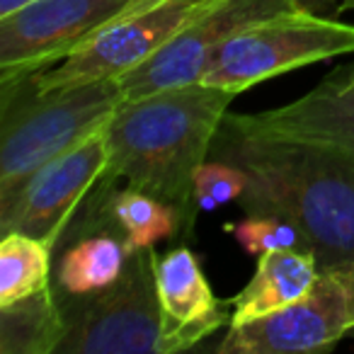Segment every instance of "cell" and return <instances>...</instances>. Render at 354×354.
I'll use <instances>...</instances> for the list:
<instances>
[{
    "mask_svg": "<svg viewBox=\"0 0 354 354\" xmlns=\"http://www.w3.org/2000/svg\"><path fill=\"white\" fill-rule=\"evenodd\" d=\"M226 231L248 255H265L277 250H310L304 233L286 218L267 216V214H248L243 221L228 223ZM313 252V250H310Z\"/></svg>",
    "mask_w": 354,
    "mask_h": 354,
    "instance_id": "cell-18",
    "label": "cell"
},
{
    "mask_svg": "<svg viewBox=\"0 0 354 354\" xmlns=\"http://www.w3.org/2000/svg\"><path fill=\"white\" fill-rule=\"evenodd\" d=\"M66 337V315L54 289L0 306V354H56Z\"/></svg>",
    "mask_w": 354,
    "mask_h": 354,
    "instance_id": "cell-16",
    "label": "cell"
},
{
    "mask_svg": "<svg viewBox=\"0 0 354 354\" xmlns=\"http://www.w3.org/2000/svg\"><path fill=\"white\" fill-rule=\"evenodd\" d=\"M107 162L109 141L107 127H102L32 177L12 207L0 214V233L20 231L56 248Z\"/></svg>",
    "mask_w": 354,
    "mask_h": 354,
    "instance_id": "cell-10",
    "label": "cell"
},
{
    "mask_svg": "<svg viewBox=\"0 0 354 354\" xmlns=\"http://www.w3.org/2000/svg\"><path fill=\"white\" fill-rule=\"evenodd\" d=\"M231 119L248 131L313 143L354 160V66L337 68L294 102Z\"/></svg>",
    "mask_w": 354,
    "mask_h": 354,
    "instance_id": "cell-11",
    "label": "cell"
},
{
    "mask_svg": "<svg viewBox=\"0 0 354 354\" xmlns=\"http://www.w3.org/2000/svg\"><path fill=\"white\" fill-rule=\"evenodd\" d=\"M156 262L153 248H138L112 286L61 304L66 337L56 354H160Z\"/></svg>",
    "mask_w": 354,
    "mask_h": 354,
    "instance_id": "cell-5",
    "label": "cell"
},
{
    "mask_svg": "<svg viewBox=\"0 0 354 354\" xmlns=\"http://www.w3.org/2000/svg\"><path fill=\"white\" fill-rule=\"evenodd\" d=\"M54 248L20 231L3 233L0 243V306H10L51 286Z\"/></svg>",
    "mask_w": 354,
    "mask_h": 354,
    "instance_id": "cell-17",
    "label": "cell"
},
{
    "mask_svg": "<svg viewBox=\"0 0 354 354\" xmlns=\"http://www.w3.org/2000/svg\"><path fill=\"white\" fill-rule=\"evenodd\" d=\"M32 3H37V0H0V17L12 15V12L22 10V8L32 6Z\"/></svg>",
    "mask_w": 354,
    "mask_h": 354,
    "instance_id": "cell-22",
    "label": "cell"
},
{
    "mask_svg": "<svg viewBox=\"0 0 354 354\" xmlns=\"http://www.w3.org/2000/svg\"><path fill=\"white\" fill-rule=\"evenodd\" d=\"M248 187V175L238 165L218 158H209L194 177V199L199 212H214L238 202Z\"/></svg>",
    "mask_w": 354,
    "mask_h": 354,
    "instance_id": "cell-19",
    "label": "cell"
},
{
    "mask_svg": "<svg viewBox=\"0 0 354 354\" xmlns=\"http://www.w3.org/2000/svg\"><path fill=\"white\" fill-rule=\"evenodd\" d=\"M352 51L354 25L294 8L236 32L214 54L202 83L241 95L243 90L281 73Z\"/></svg>",
    "mask_w": 354,
    "mask_h": 354,
    "instance_id": "cell-4",
    "label": "cell"
},
{
    "mask_svg": "<svg viewBox=\"0 0 354 354\" xmlns=\"http://www.w3.org/2000/svg\"><path fill=\"white\" fill-rule=\"evenodd\" d=\"M151 0H37L0 17V83L59 66L95 35Z\"/></svg>",
    "mask_w": 354,
    "mask_h": 354,
    "instance_id": "cell-6",
    "label": "cell"
},
{
    "mask_svg": "<svg viewBox=\"0 0 354 354\" xmlns=\"http://www.w3.org/2000/svg\"><path fill=\"white\" fill-rule=\"evenodd\" d=\"M83 204L85 212L80 218H71L54 248L59 250V260L51 277V289L59 304L85 299L112 286L124 274L133 252L122 228L93 197V189Z\"/></svg>",
    "mask_w": 354,
    "mask_h": 354,
    "instance_id": "cell-12",
    "label": "cell"
},
{
    "mask_svg": "<svg viewBox=\"0 0 354 354\" xmlns=\"http://www.w3.org/2000/svg\"><path fill=\"white\" fill-rule=\"evenodd\" d=\"M320 262L310 250H277L257 257V270L231 301L228 325L262 318L304 299L320 277Z\"/></svg>",
    "mask_w": 354,
    "mask_h": 354,
    "instance_id": "cell-14",
    "label": "cell"
},
{
    "mask_svg": "<svg viewBox=\"0 0 354 354\" xmlns=\"http://www.w3.org/2000/svg\"><path fill=\"white\" fill-rule=\"evenodd\" d=\"M335 272L342 279L344 289H347V299H349V315H352V330H354V260L347 262V265L335 267Z\"/></svg>",
    "mask_w": 354,
    "mask_h": 354,
    "instance_id": "cell-20",
    "label": "cell"
},
{
    "mask_svg": "<svg viewBox=\"0 0 354 354\" xmlns=\"http://www.w3.org/2000/svg\"><path fill=\"white\" fill-rule=\"evenodd\" d=\"M93 197L100 202L104 214L122 228L133 250L156 248V243L167 241L180 231L187 233L183 216L175 207L131 185L117 187L114 180L100 177V183L93 187Z\"/></svg>",
    "mask_w": 354,
    "mask_h": 354,
    "instance_id": "cell-15",
    "label": "cell"
},
{
    "mask_svg": "<svg viewBox=\"0 0 354 354\" xmlns=\"http://www.w3.org/2000/svg\"><path fill=\"white\" fill-rule=\"evenodd\" d=\"M245 170L238 199L245 214H267L294 223L320 262L335 270L354 260V160L313 143L265 136L238 127L231 114L212 156Z\"/></svg>",
    "mask_w": 354,
    "mask_h": 354,
    "instance_id": "cell-1",
    "label": "cell"
},
{
    "mask_svg": "<svg viewBox=\"0 0 354 354\" xmlns=\"http://www.w3.org/2000/svg\"><path fill=\"white\" fill-rule=\"evenodd\" d=\"M344 10H354V0H342L337 6V12H344Z\"/></svg>",
    "mask_w": 354,
    "mask_h": 354,
    "instance_id": "cell-23",
    "label": "cell"
},
{
    "mask_svg": "<svg viewBox=\"0 0 354 354\" xmlns=\"http://www.w3.org/2000/svg\"><path fill=\"white\" fill-rule=\"evenodd\" d=\"M207 3L209 0H151L104 27L59 66L32 73L25 83L35 93H49L95 80H122L160 51Z\"/></svg>",
    "mask_w": 354,
    "mask_h": 354,
    "instance_id": "cell-7",
    "label": "cell"
},
{
    "mask_svg": "<svg viewBox=\"0 0 354 354\" xmlns=\"http://www.w3.org/2000/svg\"><path fill=\"white\" fill-rule=\"evenodd\" d=\"M160 304V354L194 349L231 320V310L214 296L202 262L189 248L167 250L156 262Z\"/></svg>",
    "mask_w": 354,
    "mask_h": 354,
    "instance_id": "cell-13",
    "label": "cell"
},
{
    "mask_svg": "<svg viewBox=\"0 0 354 354\" xmlns=\"http://www.w3.org/2000/svg\"><path fill=\"white\" fill-rule=\"evenodd\" d=\"M342 0H299V6L306 8L310 12H320V15H328L330 10L337 12V6Z\"/></svg>",
    "mask_w": 354,
    "mask_h": 354,
    "instance_id": "cell-21",
    "label": "cell"
},
{
    "mask_svg": "<svg viewBox=\"0 0 354 354\" xmlns=\"http://www.w3.org/2000/svg\"><path fill=\"white\" fill-rule=\"evenodd\" d=\"M233 97L231 90L199 80L124 100L107 124L109 162L102 177L124 180L175 207L189 233L199 212L194 177L212 156Z\"/></svg>",
    "mask_w": 354,
    "mask_h": 354,
    "instance_id": "cell-2",
    "label": "cell"
},
{
    "mask_svg": "<svg viewBox=\"0 0 354 354\" xmlns=\"http://www.w3.org/2000/svg\"><path fill=\"white\" fill-rule=\"evenodd\" d=\"M352 333L349 299L335 270H323L304 299L262 318L228 325L216 352L221 354H291L330 352Z\"/></svg>",
    "mask_w": 354,
    "mask_h": 354,
    "instance_id": "cell-9",
    "label": "cell"
},
{
    "mask_svg": "<svg viewBox=\"0 0 354 354\" xmlns=\"http://www.w3.org/2000/svg\"><path fill=\"white\" fill-rule=\"evenodd\" d=\"M294 8H301L299 0H209L160 51L117 80L124 100L199 83L214 54L236 32Z\"/></svg>",
    "mask_w": 354,
    "mask_h": 354,
    "instance_id": "cell-8",
    "label": "cell"
},
{
    "mask_svg": "<svg viewBox=\"0 0 354 354\" xmlns=\"http://www.w3.org/2000/svg\"><path fill=\"white\" fill-rule=\"evenodd\" d=\"M122 102L124 95L117 80H95L49 93L30 88V97L17 93V104H6L3 117L0 214L12 207L41 167L107 127Z\"/></svg>",
    "mask_w": 354,
    "mask_h": 354,
    "instance_id": "cell-3",
    "label": "cell"
}]
</instances>
